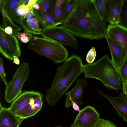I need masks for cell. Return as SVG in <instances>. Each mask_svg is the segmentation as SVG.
Segmentation results:
<instances>
[{"label": "cell", "mask_w": 127, "mask_h": 127, "mask_svg": "<svg viewBox=\"0 0 127 127\" xmlns=\"http://www.w3.org/2000/svg\"><path fill=\"white\" fill-rule=\"evenodd\" d=\"M74 36L90 40L105 38L107 27L100 17L94 0H75L73 9L62 24Z\"/></svg>", "instance_id": "cell-1"}, {"label": "cell", "mask_w": 127, "mask_h": 127, "mask_svg": "<svg viewBox=\"0 0 127 127\" xmlns=\"http://www.w3.org/2000/svg\"><path fill=\"white\" fill-rule=\"evenodd\" d=\"M81 58L73 55L59 66L50 88L47 91L45 100L55 106L64 94L83 72Z\"/></svg>", "instance_id": "cell-2"}, {"label": "cell", "mask_w": 127, "mask_h": 127, "mask_svg": "<svg viewBox=\"0 0 127 127\" xmlns=\"http://www.w3.org/2000/svg\"><path fill=\"white\" fill-rule=\"evenodd\" d=\"M83 72L85 78L98 80L107 87L116 91L122 88L118 69L107 55L94 63L83 65Z\"/></svg>", "instance_id": "cell-3"}, {"label": "cell", "mask_w": 127, "mask_h": 127, "mask_svg": "<svg viewBox=\"0 0 127 127\" xmlns=\"http://www.w3.org/2000/svg\"><path fill=\"white\" fill-rule=\"evenodd\" d=\"M28 48L52 60L56 63L65 61L68 55L67 51L62 44L34 35L30 42Z\"/></svg>", "instance_id": "cell-4"}, {"label": "cell", "mask_w": 127, "mask_h": 127, "mask_svg": "<svg viewBox=\"0 0 127 127\" xmlns=\"http://www.w3.org/2000/svg\"><path fill=\"white\" fill-rule=\"evenodd\" d=\"M30 72L27 62L21 64L17 69L10 82L5 85L4 99L8 103L12 102L22 92V88L27 81Z\"/></svg>", "instance_id": "cell-5"}, {"label": "cell", "mask_w": 127, "mask_h": 127, "mask_svg": "<svg viewBox=\"0 0 127 127\" xmlns=\"http://www.w3.org/2000/svg\"><path fill=\"white\" fill-rule=\"evenodd\" d=\"M41 35L43 38L69 46L75 50L78 48L77 39L62 26L45 28Z\"/></svg>", "instance_id": "cell-6"}, {"label": "cell", "mask_w": 127, "mask_h": 127, "mask_svg": "<svg viewBox=\"0 0 127 127\" xmlns=\"http://www.w3.org/2000/svg\"><path fill=\"white\" fill-rule=\"evenodd\" d=\"M4 27L0 26V52L4 57L11 61L14 56L19 58L21 56L20 44L14 35L5 32Z\"/></svg>", "instance_id": "cell-7"}, {"label": "cell", "mask_w": 127, "mask_h": 127, "mask_svg": "<svg viewBox=\"0 0 127 127\" xmlns=\"http://www.w3.org/2000/svg\"><path fill=\"white\" fill-rule=\"evenodd\" d=\"M100 118L95 108L88 105L80 110L70 127H95Z\"/></svg>", "instance_id": "cell-8"}, {"label": "cell", "mask_w": 127, "mask_h": 127, "mask_svg": "<svg viewBox=\"0 0 127 127\" xmlns=\"http://www.w3.org/2000/svg\"><path fill=\"white\" fill-rule=\"evenodd\" d=\"M105 38L110 50L111 60L118 69L127 57V53L121 45L115 40L107 35Z\"/></svg>", "instance_id": "cell-9"}, {"label": "cell", "mask_w": 127, "mask_h": 127, "mask_svg": "<svg viewBox=\"0 0 127 127\" xmlns=\"http://www.w3.org/2000/svg\"><path fill=\"white\" fill-rule=\"evenodd\" d=\"M87 81L85 78L80 79L77 81L75 85L71 90L65 93L66 98L64 107L66 108L72 106L73 102L80 105L83 104L81 100L84 88L87 86Z\"/></svg>", "instance_id": "cell-10"}, {"label": "cell", "mask_w": 127, "mask_h": 127, "mask_svg": "<svg viewBox=\"0 0 127 127\" xmlns=\"http://www.w3.org/2000/svg\"><path fill=\"white\" fill-rule=\"evenodd\" d=\"M100 94L109 101L117 111L119 116L122 118L127 122V100L122 93L117 97H113L104 93L97 89Z\"/></svg>", "instance_id": "cell-11"}, {"label": "cell", "mask_w": 127, "mask_h": 127, "mask_svg": "<svg viewBox=\"0 0 127 127\" xmlns=\"http://www.w3.org/2000/svg\"><path fill=\"white\" fill-rule=\"evenodd\" d=\"M43 95L32 98L26 103L17 115L25 119L36 115L41 109L43 104Z\"/></svg>", "instance_id": "cell-12"}, {"label": "cell", "mask_w": 127, "mask_h": 127, "mask_svg": "<svg viewBox=\"0 0 127 127\" xmlns=\"http://www.w3.org/2000/svg\"><path fill=\"white\" fill-rule=\"evenodd\" d=\"M106 35L117 41L127 53V29L119 24L109 25L107 29Z\"/></svg>", "instance_id": "cell-13"}, {"label": "cell", "mask_w": 127, "mask_h": 127, "mask_svg": "<svg viewBox=\"0 0 127 127\" xmlns=\"http://www.w3.org/2000/svg\"><path fill=\"white\" fill-rule=\"evenodd\" d=\"M41 94L39 92L33 91H25L12 102L8 108L17 116L27 102Z\"/></svg>", "instance_id": "cell-14"}, {"label": "cell", "mask_w": 127, "mask_h": 127, "mask_svg": "<svg viewBox=\"0 0 127 127\" xmlns=\"http://www.w3.org/2000/svg\"><path fill=\"white\" fill-rule=\"evenodd\" d=\"M14 115L0 103V127H17L24 120Z\"/></svg>", "instance_id": "cell-15"}, {"label": "cell", "mask_w": 127, "mask_h": 127, "mask_svg": "<svg viewBox=\"0 0 127 127\" xmlns=\"http://www.w3.org/2000/svg\"><path fill=\"white\" fill-rule=\"evenodd\" d=\"M18 24L21 26L24 31L34 35H41L45 29L34 15L30 18L20 19Z\"/></svg>", "instance_id": "cell-16"}, {"label": "cell", "mask_w": 127, "mask_h": 127, "mask_svg": "<svg viewBox=\"0 0 127 127\" xmlns=\"http://www.w3.org/2000/svg\"><path fill=\"white\" fill-rule=\"evenodd\" d=\"M69 0H51V13L55 26L62 25L65 10Z\"/></svg>", "instance_id": "cell-17"}, {"label": "cell", "mask_w": 127, "mask_h": 127, "mask_svg": "<svg viewBox=\"0 0 127 127\" xmlns=\"http://www.w3.org/2000/svg\"><path fill=\"white\" fill-rule=\"evenodd\" d=\"M0 3L10 18L17 23L18 19L15 11L18 6L23 4V0H0Z\"/></svg>", "instance_id": "cell-18"}, {"label": "cell", "mask_w": 127, "mask_h": 127, "mask_svg": "<svg viewBox=\"0 0 127 127\" xmlns=\"http://www.w3.org/2000/svg\"><path fill=\"white\" fill-rule=\"evenodd\" d=\"M123 0H112L110 16L108 22L110 25L119 24Z\"/></svg>", "instance_id": "cell-19"}, {"label": "cell", "mask_w": 127, "mask_h": 127, "mask_svg": "<svg viewBox=\"0 0 127 127\" xmlns=\"http://www.w3.org/2000/svg\"><path fill=\"white\" fill-rule=\"evenodd\" d=\"M33 12L45 29L55 26L51 12H41L33 9Z\"/></svg>", "instance_id": "cell-20"}, {"label": "cell", "mask_w": 127, "mask_h": 127, "mask_svg": "<svg viewBox=\"0 0 127 127\" xmlns=\"http://www.w3.org/2000/svg\"><path fill=\"white\" fill-rule=\"evenodd\" d=\"M0 10L3 18L2 23L4 27L10 26L13 29V30L15 31L19 32L21 30V28L15 24L14 22L10 18L5 12L2 7L0 5Z\"/></svg>", "instance_id": "cell-21"}, {"label": "cell", "mask_w": 127, "mask_h": 127, "mask_svg": "<svg viewBox=\"0 0 127 127\" xmlns=\"http://www.w3.org/2000/svg\"><path fill=\"white\" fill-rule=\"evenodd\" d=\"M119 24L127 29V0H123Z\"/></svg>", "instance_id": "cell-22"}, {"label": "cell", "mask_w": 127, "mask_h": 127, "mask_svg": "<svg viewBox=\"0 0 127 127\" xmlns=\"http://www.w3.org/2000/svg\"><path fill=\"white\" fill-rule=\"evenodd\" d=\"M13 34L18 39L24 43L30 42L33 37L31 34L25 31L23 32H21L13 30Z\"/></svg>", "instance_id": "cell-23"}, {"label": "cell", "mask_w": 127, "mask_h": 127, "mask_svg": "<svg viewBox=\"0 0 127 127\" xmlns=\"http://www.w3.org/2000/svg\"><path fill=\"white\" fill-rule=\"evenodd\" d=\"M39 5V11L41 12L51 11V0H37L36 2Z\"/></svg>", "instance_id": "cell-24"}, {"label": "cell", "mask_w": 127, "mask_h": 127, "mask_svg": "<svg viewBox=\"0 0 127 127\" xmlns=\"http://www.w3.org/2000/svg\"><path fill=\"white\" fill-rule=\"evenodd\" d=\"M33 9L30 10L29 7L24 4H22L18 6L16 9L15 12L18 19V24L19 20L22 18L24 14Z\"/></svg>", "instance_id": "cell-25"}, {"label": "cell", "mask_w": 127, "mask_h": 127, "mask_svg": "<svg viewBox=\"0 0 127 127\" xmlns=\"http://www.w3.org/2000/svg\"><path fill=\"white\" fill-rule=\"evenodd\" d=\"M122 82V85L127 83V56L123 64L118 69Z\"/></svg>", "instance_id": "cell-26"}, {"label": "cell", "mask_w": 127, "mask_h": 127, "mask_svg": "<svg viewBox=\"0 0 127 127\" xmlns=\"http://www.w3.org/2000/svg\"><path fill=\"white\" fill-rule=\"evenodd\" d=\"M98 13L102 20L106 22L104 6L102 0H94Z\"/></svg>", "instance_id": "cell-27"}, {"label": "cell", "mask_w": 127, "mask_h": 127, "mask_svg": "<svg viewBox=\"0 0 127 127\" xmlns=\"http://www.w3.org/2000/svg\"><path fill=\"white\" fill-rule=\"evenodd\" d=\"M75 1V0H69L65 10L63 23L66 20L72 12L74 7Z\"/></svg>", "instance_id": "cell-28"}, {"label": "cell", "mask_w": 127, "mask_h": 127, "mask_svg": "<svg viewBox=\"0 0 127 127\" xmlns=\"http://www.w3.org/2000/svg\"><path fill=\"white\" fill-rule=\"evenodd\" d=\"M105 12L106 22H108L110 18L112 0H102Z\"/></svg>", "instance_id": "cell-29"}, {"label": "cell", "mask_w": 127, "mask_h": 127, "mask_svg": "<svg viewBox=\"0 0 127 127\" xmlns=\"http://www.w3.org/2000/svg\"><path fill=\"white\" fill-rule=\"evenodd\" d=\"M96 53L94 47H92L87 53L86 56V60L88 64L93 63L95 58Z\"/></svg>", "instance_id": "cell-30"}, {"label": "cell", "mask_w": 127, "mask_h": 127, "mask_svg": "<svg viewBox=\"0 0 127 127\" xmlns=\"http://www.w3.org/2000/svg\"><path fill=\"white\" fill-rule=\"evenodd\" d=\"M95 127H117L111 122L100 118Z\"/></svg>", "instance_id": "cell-31"}, {"label": "cell", "mask_w": 127, "mask_h": 127, "mask_svg": "<svg viewBox=\"0 0 127 127\" xmlns=\"http://www.w3.org/2000/svg\"><path fill=\"white\" fill-rule=\"evenodd\" d=\"M0 77L2 81L6 85L7 83L5 73L2 59L0 57Z\"/></svg>", "instance_id": "cell-32"}, {"label": "cell", "mask_w": 127, "mask_h": 127, "mask_svg": "<svg viewBox=\"0 0 127 127\" xmlns=\"http://www.w3.org/2000/svg\"><path fill=\"white\" fill-rule=\"evenodd\" d=\"M33 9L25 13L23 18H29L32 17L34 15L33 12Z\"/></svg>", "instance_id": "cell-33"}, {"label": "cell", "mask_w": 127, "mask_h": 127, "mask_svg": "<svg viewBox=\"0 0 127 127\" xmlns=\"http://www.w3.org/2000/svg\"><path fill=\"white\" fill-rule=\"evenodd\" d=\"M4 30L5 33L8 34H13V28L10 26L6 27L4 28Z\"/></svg>", "instance_id": "cell-34"}, {"label": "cell", "mask_w": 127, "mask_h": 127, "mask_svg": "<svg viewBox=\"0 0 127 127\" xmlns=\"http://www.w3.org/2000/svg\"><path fill=\"white\" fill-rule=\"evenodd\" d=\"M72 106L73 108L75 111L79 112L80 111L79 106L76 102H73L72 104Z\"/></svg>", "instance_id": "cell-35"}, {"label": "cell", "mask_w": 127, "mask_h": 127, "mask_svg": "<svg viewBox=\"0 0 127 127\" xmlns=\"http://www.w3.org/2000/svg\"><path fill=\"white\" fill-rule=\"evenodd\" d=\"M122 85V89L123 90V93L126 95V97L127 99V83L125 84Z\"/></svg>", "instance_id": "cell-36"}, {"label": "cell", "mask_w": 127, "mask_h": 127, "mask_svg": "<svg viewBox=\"0 0 127 127\" xmlns=\"http://www.w3.org/2000/svg\"><path fill=\"white\" fill-rule=\"evenodd\" d=\"M13 63L16 65H19L20 64V61L18 58L16 56H14L13 60Z\"/></svg>", "instance_id": "cell-37"}, {"label": "cell", "mask_w": 127, "mask_h": 127, "mask_svg": "<svg viewBox=\"0 0 127 127\" xmlns=\"http://www.w3.org/2000/svg\"><path fill=\"white\" fill-rule=\"evenodd\" d=\"M37 0H30L27 5L29 7L32 6L35 3Z\"/></svg>", "instance_id": "cell-38"}, {"label": "cell", "mask_w": 127, "mask_h": 127, "mask_svg": "<svg viewBox=\"0 0 127 127\" xmlns=\"http://www.w3.org/2000/svg\"><path fill=\"white\" fill-rule=\"evenodd\" d=\"M33 9L36 10H38L40 9V7L39 5L37 3H36L32 5Z\"/></svg>", "instance_id": "cell-39"}, {"label": "cell", "mask_w": 127, "mask_h": 127, "mask_svg": "<svg viewBox=\"0 0 127 127\" xmlns=\"http://www.w3.org/2000/svg\"><path fill=\"white\" fill-rule=\"evenodd\" d=\"M21 123H20L17 127H19V126Z\"/></svg>", "instance_id": "cell-40"}, {"label": "cell", "mask_w": 127, "mask_h": 127, "mask_svg": "<svg viewBox=\"0 0 127 127\" xmlns=\"http://www.w3.org/2000/svg\"><path fill=\"white\" fill-rule=\"evenodd\" d=\"M60 127V126H58V127Z\"/></svg>", "instance_id": "cell-41"}]
</instances>
